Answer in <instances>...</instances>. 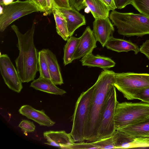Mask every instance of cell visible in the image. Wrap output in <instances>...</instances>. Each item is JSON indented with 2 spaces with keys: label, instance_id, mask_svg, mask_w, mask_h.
Wrapping results in <instances>:
<instances>
[{
  "label": "cell",
  "instance_id": "obj_1",
  "mask_svg": "<svg viewBox=\"0 0 149 149\" xmlns=\"http://www.w3.org/2000/svg\"><path fill=\"white\" fill-rule=\"evenodd\" d=\"M115 74L113 71L104 70L100 74L94 84L93 96L84 131L85 140L88 142L98 140L102 112L108 93L115 82Z\"/></svg>",
  "mask_w": 149,
  "mask_h": 149
},
{
  "label": "cell",
  "instance_id": "obj_2",
  "mask_svg": "<svg viewBox=\"0 0 149 149\" xmlns=\"http://www.w3.org/2000/svg\"><path fill=\"white\" fill-rule=\"evenodd\" d=\"M36 21L31 28L24 34L22 33L15 24L11 27L18 40L17 47L19 50L18 56L15 60L16 66L22 83L33 81L38 68V52L34 43V34Z\"/></svg>",
  "mask_w": 149,
  "mask_h": 149
},
{
  "label": "cell",
  "instance_id": "obj_3",
  "mask_svg": "<svg viewBox=\"0 0 149 149\" xmlns=\"http://www.w3.org/2000/svg\"><path fill=\"white\" fill-rule=\"evenodd\" d=\"M109 17L120 34L128 37L149 34V17L143 14L114 10L111 12Z\"/></svg>",
  "mask_w": 149,
  "mask_h": 149
},
{
  "label": "cell",
  "instance_id": "obj_4",
  "mask_svg": "<svg viewBox=\"0 0 149 149\" xmlns=\"http://www.w3.org/2000/svg\"><path fill=\"white\" fill-rule=\"evenodd\" d=\"M149 118V103L125 102L116 104L114 115L115 130Z\"/></svg>",
  "mask_w": 149,
  "mask_h": 149
},
{
  "label": "cell",
  "instance_id": "obj_5",
  "mask_svg": "<svg viewBox=\"0 0 149 149\" xmlns=\"http://www.w3.org/2000/svg\"><path fill=\"white\" fill-rule=\"evenodd\" d=\"M94 87V84L86 91L83 92L76 102L72 116V129L70 133L75 142H81L85 140V129Z\"/></svg>",
  "mask_w": 149,
  "mask_h": 149
},
{
  "label": "cell",
  "instance_id": "obj_6",
  "mask_svg": "<svg viewBox=\"0 0 149 149\" xmlns=\"http://www.w3.org/2000/svg\"><path fill=\"white\" fill-rule=\"evenodd\" d=\"M41 10L32 1L17 0L6 5H0V31L3 32L13 22L19 18Z\"/></svg>",
  "mask_w": 149,
  "mask_h": 149
},
{
  "label": "cell",
  "instance_id": "obj_7",
  "mask_svg": "<svg viewBox=\"0 0 149 149\" xmlns=\"http://www.w3.org/2000/svg\"><path fill=\"white\" fill-rule=\"evenodd\" d=\"M114 86L128 100H131L134 93L149 86V74L128 72L115 74Z\"/></svg>",
  "mask_w": 149,
  "mask_h": 149
},
{
  "label": "cell",
  "instance_id": "obj_8",
  "mask_svg": "<svg viewBox=\"0 0 149 149\" xmlns=\"http://www.w3.org/2000/svg\"><path fill=\"white\" fill-rule=\"evenodd\" d=\"M117 102L116 88L113 85L108 93L102 112L98 132V140L112 136L116 130L114 118Z\"/></svg>",
  "mask_w": 149,
  "mask_h": 149
},
{
  "label": "cell",
  "instance_id": "obj_9",
  "mask_svg": "<svg viewBox=\"0 0 149 149\" xmlns=\"http://www.w3.org/2000/svg\"><path fill=\"white\" fill-rule=\"evenodd\" d=\"M0 70L4 83L8 88L20 93L23 88L22 82L17 70L6 54H0Z\"/></svg>",
  "mask_w": 149,
  "mask_h": 149
},
{
  "label": "cell",
  "instance_id": "obj_10",
  "mask_svg": "<svg viewBox=\"0 0 149 149\" xmlns=\"http://www.w3.org/2000/svg\"><path fill=\"white\" fill-rule=\"evenodd\" d=\"M112 137L115 149L149 148V138L130 136L118 130Z\"/></svg>",
  "mask_w": 149,
  "mask_h": 149
},
{
  "label": "cell",
  "instance_id": "obj_11",
  "mask_svg": "<svg viewBox=\"0 0 149 149\" xmlns=\"http://www.w3.org/2000/svg\"><path fill=\"white\" fill-rule=\"evenodd\" d=\"M72 58L73 61L83 57L92 53L97 47V40L93 31L88 26L81 36Z\"/></svg>",
  "mask_w": 149,
  "mask_h": 149
},
{
  "label": "cell",
  "instance_id": "obj_12",
  "mask_svg": "<svg viewBox=\"0 0 149 149\" xmlns=\"http://www.w3.org/2000/svg\"><path fill=\"white\" fill-rule=\"evenodd\" d=\"M92 31L97 41L99 42L104 47L109 39L113 36L114 29L108 18L95 19Z\"/></svg>",
  "mask_w": 149,
  "mask_h": 149
},
{
  "label": "cell",
  "instance_id": "obj_13",
  "mask_svg": "<svg viewBox=\"0 0 149 149\" xmlns=\"http://www.w3.org/2000/svg\"><path fill=\"white\" fill-rule=\"evenodd\" d=\"M19 113L37 123L41 126L51 127L54 125L55 122L52 120L45 113L43 110H37L30 105H24L19 110Z\"/></svg>",
  "mask_w": 149,
  "mask_h": 149
},
{
  "label": "cell",
  "instance_id": "obj_14",
  "mask_svg": "<svg viewBox=\"0 0 149 149\" xmlns=\"http://www.w3.org/2000/svg\"><path fill=\"white\" fill-rule=\"evenodd\" d=\"M59 9L65 17L69 37L72 36L76 29L86 25L85 16L74 8L71 7L69 9Z\"/></svg>",
  "mask_w": 149,
  "mask_h": 149
},
{
  "label": "cell",
  "instance_id": "obj_15",
  "mask_svg": "<svg viewBox=\"0 0 149 149\" xmlns=\"http://www.w3.org/2000/svg\"><path fill=\"white\" fill-rule=\"evenodd\" d=\"M41 50L48 64L51 80L55 85H61L63 84V80L56 55L49 49H44Z\"/></svg>",
  "mask_w": 149,
  "mask_h": 149
},
{
  "label": "cell",
  "instance_id": "obj_16",
  "mask_svg": "<svg viewBox=\"0 0 149 149\" xmlns=\"http://www.w3.org/2000/svg\"><path fill=\"white\" fill-rule=\"evenodd\" d=\"M80 61L83 66L97 67L104 70L114 67L116 64L110 58L99 55L95 56L92 53L82 58Z\"/></svg>",
  "mask_w": 149,
  "mask_h": 149
},
{
  "label": "cell",
  "instance_id": "obj_17",
  "mask_svg": "<svg viewBox=\"0 0 149 149\" xmlns=\"http://www.w3.org/2000/svg\"><path fill=\"white\" fill-rule=\"evenodd\" d=\"M105 46L108 49L118 52L133 51L134 54H136L140 52L138 46L131 41L115 38L113 36L108 40Z\"/></svg>",
  "mask_w": 149,
  "mask_h": 149
},
{
  "label": "cell",
  "instance_id": "obj_18",
  "mask_svg": "<svg viewBox=\"0 0 149 149\" xmlns=\"http://www.w3.org/2000/svg\"><path fill=\"white\" fill-rule=\"evenodd\" d=\"M30 87L40 91L56 95H62L66 92L58 87L50 79L39 77L34 80Z\"/></svg>",
  "mask_w": 149,
  "mask_h": 149
},
{
  "label": "cell",
  "instance_id": "obj_19",
  "mask_svg": "<svg viewBox=\"0 0 149 149\" xmlns=\"http://www.w3.org/2000/svg\"><path fill=\"white\" fill-rule=\"evenodd\" d=\"M43 135L47 141H53L59 144L62 149H66L75 142L70 133L63 130L46 131L43 132Z\"/></svg>",
  "mask_w": 149,
  "mask_h": 149
},
{
  "label": "cell",
  "instance_id": "obj_20",
  "mask_svg": "<svg viewBox=\"0 0 149 149\" xmlns=\"http://www.w3.org/2000/svg\"><path fill=\"white\" fill-rule=\"evenodd\" d=\"M117 130L131 136L149 138V118Z\"/></svg>",
  "mask_w": 149,
  "mask_h": 149
},
{
  "label": "cell",
  "instance_id": "obj_21",
  "mask_svg": "<svg viewBox=\"0 0 149 149\" xmlns=\"http://www.w3.org/2000/svg\"><path fill=\"white\" fill-rule=\"evenodd\" d=\"M84 3L89 8L95 19L109 17L110 10L100 0H85Z\"/></svg>",
  "mask_w": 149,
  "mask_h": 149
},
{
  "label": "cell",
  "instance_id": "obj_22",
  "mask_svg": "<svg viewBox=\"0 0 149 149\" xmlns=\"http://www.w3.org/2000/svg\"><path fill=\"white\" fill-rule=\"evenodd\" d=\"M53 13L56 23V31L65 41L69 38L68 31L66 18L59 9L55 8Z\"/></svg>",
  "mask_w": 149,
  "mask_h": 149
},
{
  "label": "cell",
  "instance_id": "obj_23",
  "mask_svg": "<svg viewBox=\"0 0 149 149\" xmlns=\"http://www.w3.org/2000/svg\"><path fill=\"white\" fill-rule=\"evenodd\" d=\"M80 38L72 36L69 37L65 45L63 57V63L66 65L73 61V57L79 41Z\"/></svg>",
  "mask_w": 149,
  "mask_h": 149
},
{
  "label": "cell",
  "instance_id": "obj_24",
  "mask_svg": "<svg viewBox=\"0 0 149 149\" xmlns=\"http://www.w3.org/2000/svg\"><path fill=\"white\" fill-rule=\"evenodd\" d=\"M38 65L40 74L39 77L50 79L48 64L46 58L41 50L38 52Z\"/></svg>",
  "mask_w": 149,
  "mask_h": 149
},
{
  "label": "cell",
  "instance_id": "obj_25",
  "mask_svg": "<svg viewBox=\"0 0 149 149\" xmlns=\"http://www.w3.org/2000/svg\"><path fill=\"white\" fill-rule=\"evenodd\" d=\"M130 4L140 13L149 17V0H132Z\"/></svg>",
  "mask_w": 149,
  "mask_h": 149
},
{
  "label": "cell",
  "instance_id": "obj_26",
  "mask_svg": "<svg viewBox=\"0 0 149 149\" xmlns=\"http://www.w3.org/2000/svg\"><path fill=\"white\" fill-rule=\"evenodd\" d=\"M92 142L97 149H115L112 136Z\"/></svg>",
  "mask_w": 149,
  "mask_h": 149
},
{
  "label": "cell",
  "instance_id": "obj_27",
  "mask_svg": "<svg viewBox=\"0 0 149 149\" xmlns=\"http://www.w3.org/2000/svg\"><path fill=\"white\" fill-rule=\"evenodd\" d=\"M138 99L145 103H149V86L143 88L135 92L131 100Z\"/></svg>",
  "mask_w": 149,
  "mask_h": 149
},
{
  "label": "cell",
  "instance_id": "obj_28",
  "mask_svg": "<svg viewBox=\"0 0 149 149\" xmlns=\"http://www.w3.org/2000/svg\"><path fill=\"white\" fill-rule=\"evenodd\" d=\"M18 126L22 130L26 132H32L35 130L36 127L33 123L26 120H22L19 124Z\"/></svg>",
  "mask_w": 149,
  "mask_h": 149
},
{
  "label": "cell",
  "instance_id": "obj_29",
  "mask_svg": "<svg viewBox=\"0 0 149 149\" xmlns=\"http://www.w3.org/2000/svg\"><path fill=\"white\" fill-rule=\"evenodd\" d=\"M66 149H97L94 146L92 142L90 143H85L84 142H79L78 143L75 142L72 145L68 146Z\"/></svg>",
  "mask_w": 149,
  "mask_h": 149
},
{
  "label": "cell",
  "instance_id": "obj_30",
  "mask_svg": "<svg viewBox=\"0 0 149 149\" xmlns=\"http://www.w3.org/2000/svg\"><path fill=\"white\" fill-rule=\"evenodd\" d=\"M33 2L43 13L44 15L49 14L46 0H30Z\"/></svg>",
  "mask_w": 149,
  "mask_h": 149
},
{
  "label": "cell",
  "instance_id": "obj_31",
  "mask_svg": "<svg viewBox=\"0 0 149 149\" xmlns=\"http://www.w3.org/2000/svg\"><path fill=\"white\" fill-rule=\"evenodd\" d=\"M55 8L58 9L71 8L70 6L69 0H53Z\"/></svg>",
  "mask_w": 149,
  "mask_h": 149
},
{
  "label": "cell",
  "instance_id": "obj_32",
  "mask_svg": "<svg viewBox=\"0 0 149 149\" xmlns=\"http://www.w3.org/2000/svg\"><path fill=\"white\" fill-rule=\"evenodd\" d=\"M85 0H69L70 6L78 11L85 8L84 1Z\"/></svg>",
  "mask_w": 149,
  "mask_h": 149
},
{
  "label": "cell",
  "instance_id": "obj_33",
  "mask_svg": "<svg viewBox=\"0 0 149 149\" xmlns=\"http://www.w3.org/2000/svg\"><path fill=\"white\" fill-rule=\"evenodd\" d=\"M140 50L149 59V39L143 43L140 47Z\"/></svg>",
  "mask_w": 149,
  "mask_h": 149
},
{
  "label": "cell",
  "instance_id": "obj_34",
  "mask_svg": "<svg viewBox=\"0 0 149 149\" xmlns=\"http://www.w3.org/2000/svg\"><path fill=\"white\" fill-rule=\"evenodd\" d=\"M132 0H114L116 8L121 9L130 4Z\"/></svg>",
  "mask_w": 149,
  "mask_h": 149
},
{
  "label": "cell",
  "instance_id": "obj_35",
  "mask_svg": "<svg viewBox=\"0 0 149 149\" xmlns=\"http://www.w3.org/2000/svg\"><path fill=\"white\" fill-rule=\"evenodd\" d=\"M107 7L109 10H114L116 9L114 0H100Z\"/></svg>",
  "mask_w": 149,
  "mask_h": 149
},
{
  "label": "cell",
  "instance_id": "obj_36",
  "mask_svg": "<svg viewBox=\"0 0 149 149\" xmlns=\"http://www.w3.org/2000/svg\"><path fill=\"white\" fill-rule=\"evenodd\" d=\"M49 14L52 13L55 8L53 0H46Z\"/></svg>",
  "mask_w": 149,
  "mask_h": 149
},
{
  "label": "cell",
  "instance_id": "obj_37",
  "mask_svg": "<svg viewBox=\"0 0 149 149\" xmlns=\"http://www.w3.org/2000/svg\"><path fill=\"white\" fill-rule=\"evenodd\" d=\"M47 142L45 143H44L50 146L60 148L61 146L60 144L57 143L55 141H51Z\"/></svg>",
  "mask_w": 149,
  "mask_h": 149
},
{
  "label": "cell",
  "instance_id": "obj_38",
  "mask_svg": "<svg viewBox=\"0 0 149 149\" xmlns=\"http://www.w3.org/2000/svg\"><path fill=\"white\" fill-rule=\"evenodd\" d=\"M14 0H0V5H6L13 2Z\"/></svg>",
  "mask_w": 149,
  "mask_h": 149
}]
</instances>
